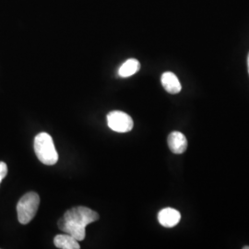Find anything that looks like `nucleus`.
<instances>
[{"label": "nucleus", "instance_id": "423d86ee", "mask_svg": "<svg viewBox=\"0 0 249 249\" xmlns=\"http://www.w3.org/2000/svg\"><path fill=\"white\" fill-rule=\"evenodd\" d=\"M167 142H168L170 150L175 154H182L187 151V138L181 132L174 131L170 133Z\"/></svg>", "mask_w": 249, "mask_h": 249}, {"label": "nucleus", "instance_id": "f257e3e1", "mask_svg": "<svg viewBox=\"0 0 249 249\" xmlns=\"http://www.w3.org/2000/svg\"><path fill=\"white\" fill-rule=\"evenodd\" d=\"M99 220V214L87 207L79 206L67 211L58 221V227L61 231L73 236L78 241L84 240L86 227L89 223Z\"/></svg>", "mask_w": 249, "mask_h": 249}, {"label": "nucleus", "instance_id": "39448f33", "mask_svg": "<svg viewBox=\"0 0 249 249\" xmlns=\"http://www.w3.org/2000/svg\"><path fill=\"white\" fill-rule=\"evenodd\" d=\"M181 220L180 213L172 208L162 209L158 213V221L163 227L172 228L178 225Z\"/></svg>", "mask_w": 249, "mask_h": 249}, {"label": "nucleus", "instance_id": "9b49d317", "mask_svg": "<svg viewBox=\"0 0 249 249\" xmlns=\"http://www.w3.org/2000/svg\"><path fill=\"white\" fill-rule=\"evenodd\" d=\"M248 70H249V55H248Z\"/></svg>", "mask_w": 249, "mask_h": 249}, {"label": "nucleus", "instance_id": "f03ea898", "mask_svg": "<svg viewBox=\"0 0 249 249\" xmlns=\"http://www.w3.org/2000/svg\"><path fill=\"white\" fill-rule=\"evenodd\" d=\"M35 151L38 160L45 165H53L58 160V153L55 150L53 139L49 134L42 132L36 135Z\"/></svg>", "mask_w": 249, "mask_h": 249}, {"label": "nucleus", "instance_id": "1a4fd4ad", "mask_svg": "<svg viewBox=\"0 0 249 249\" xmlns=\"http://www.w3.org/2000/svg\"><path fill=\"white\" fill-rule=\"evenodd\" d=\"M141 69V63L139 62L137 59L130 58L126 60L125 62L120 67L118 70V75L122 78H128L133 76L137 72L140 71Z\"/></svg>", "mask_w": 249, "mask_h": 249}, {"label": "nucleus", "instance_id": "9d476101", "mask_svg": "<svg viewBox=\"0 0 249 249\" xmlns=\"http://www.w3.org/2000/svg\"><path fill=\"white\" fill-rule=\"evenodd\" d=\"M8 174V166L5 162L0 161V184L3 181V179L6 178Z\"/></svg>", "mask_w": 249, "mask_h": 249}, {"label": "nucleus", "instance_id": "7ed1b4c3", "mask_svg": "<svg viewBox=\"0 0 249 249\" xmlns=\"http://www.w3.org/2000/svg\"><path fill=\"white\" fill-rule=\"evenodd\" d=\"M40 205V196L36 192H28L17 204L18 220L21 224H28L35 217Z\"/></svg>", "mask_w": 249, "mask_h": 249}, {"label": "nucleus", "instance_id": "6e6552de", "mask_svg": "<svg viewBox=\"0 0 249 249\" xmlns=\"http://www.w3.org/2000/svg\"><path fill=\"white\" fill-rule=\"evenodd\" d=\"M53 244L57 249H80L79 241L73 236L66 234H57L53 238Z\"/></svg>", "mask_w": 249, "mask_h": 249}, {"label": "nucleus", "instance_id": "20e7f679", "mask_svg": "<svg viewBox=\"0 0 249 249\" xmlns=\"http://www.w3.org/2000/svg\"><path fill=\"white\" fill-rule=\"evenodd\" d=\"M107 119L108 126L118 133H126L133 128V119L124 112L112 111L107 115Z\"/></svg>", "mask_w": 249, "mask_h": 249}, {"label": "nucleus", "instance_id": "0eeeda50", "mask_svg": "<svg viewBox=\"0 0 249 249\" xmlns=\"http://www.w3.org/2000/svg\"><path fill=\"white\" fill-rule=\"evenodd\" d=\"M160 80L162 87L171 94H178L182 89L180 81L173 72H164L161 75Z\"/></svg>", "mask_w": 249, "mask_h": 249}]
</instances>
